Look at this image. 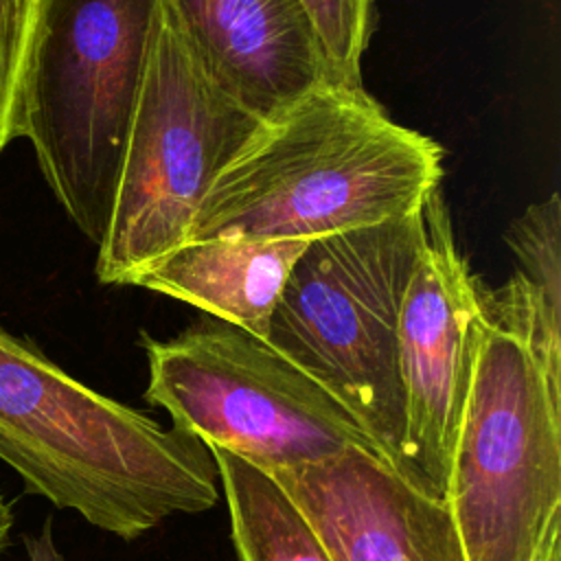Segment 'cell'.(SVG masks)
<instances>
[{"label":"cell","mask_w":561,"mask_h":561,"mask_svg":"<svg viewBox=\"0 0 561 561\" xmlns=\"http://www.w3.org/2000/svg\"><path fill=\"white\" fill-rule=\"evenodd\" d=\"M443 149L394 123L359 81L327 77L254 136L213 180L188 239H298L421 210Z\"/></svg>","instance_id":"1"},{"label":"cell","mask_w":561,"mask_h":561,"mask_svg":"<svg viewBox=\"0 0 561 561\" xmlns=\"http://www.w3.org/2000/svg\"><path fill=\"white\" fill-rule=\"evenodd\" d=\"M0 462L26 493L123 541L219 502L199 438L96 392L2 324Z\"/></svg>","instance_id":"2"},{"label":"cell","mask_w":561,"mask_h":561,"mask_svg":"<svg viewBox=\"0 0 561 561\" xmlns=\"http://www.w3.org/2000/svg\"><path fill=\"white\" fill-rule=\"evenodd\" d=\"M162 0H39L13 136L70 221L99 245Z\"/></svg>","instance_id":"3"},{"label":"cell","mask_w":561,"mask_h":561,"mask_svg":"<svg viewBox=\"0 0 561 561\" xmlns=\"http://www.w3.org/2000/svg\"><path fill=\"white\" fill-rule=\"evenodd\" d=\"M423 239L421 210L307 243L265 342L322 386L401 473V298Z\"/></svg>","instance_id":"4"},{"label":"cell","mask_w":561,"mask_h":561,"mask_svg":"<svg viewBox=\"0 0 561 561\" xmlns=\"http://www.w3.org/2000/svg\"><path fill=\"white\" fill-rule=\"evenodd\" d=\"M443 500L467 561H537L561 526V390L489 313Z\"/></svg>","instance_id":"5"},{"label":"cell","mask_w":561,"mask_h":561,"mask_svg":"<svg viewBox=\"0 0 561 561\" xmlns=\"http://www.w3.org/2000/svg\"><path fill=\"white\" fill-rule=\"evenodd\" d=\"M261 123L206 75L162 0L110 221L96 245V278L134 285L188 241L213 180Z\"/></svg>","instance_id":"6"},{"label":"cell","mask_w":561,"mask_h":561,"mask_svg":"<svg viewBox=\"0 0 561 561\" xmlns=\"http://www.w3.org/2000/svg\"><path fill=\"white\" fill-rule=\"evenodd\" d=\"M142 346L145 401L206 447L228 449L267 471L316 465L351 447L375 451L322 386L239 327L206 320L169 340L142 335Z\"/></svg>","instance_id":"7"},{"label":"cell","mask_w":561,"mask_h":561,"mask_svg":"<svg viewBox=\"0 0 561 561\" xmlns=\"http://www.w3.org/2000/svg\"><path fill=\"white\" fill-rule=\"evenodd\" d=\"M421 226V250L397 324L401 476L421 491L445 497L449 458L486 320V289L456 245L440 186L423 202Z\"/></svg>","instance_id":"8"},{"label":"cell","mask_w":561,"mask_h":561,"mask_svg":"<svg viewBox=\"0 0 561 561\" xmlns=\"http://www.w3.org/2000/svg\"><path fill=\"white\" fill-rule=\"evenodd\" d=\"M272 473L331 561H467L447 502L414 486L373 449L351 447Z\"/></svg>","instance_id":"9"},{"label":"cell","mask_w":561,"mask_h":561,"mask_svg":"<svg viewBox=\"0 0 561 561\" xmlns=\"http://www.w3.org/2000/svg\"><path fill=\"white\" fill-rule=\"evenodd\" d=\"M206 75L267 121L333 77L302 0H164Z\"/></svg>","instance_id":"10"},{"label":"cell","mask_w":561,"mask_h":561,"mask_svg":"<svg viewBox=\"0 0 561 561\" xmlns=\"http://www.w3.org/2000/svg\"><path fill=\"white\" fill-rule=\"evenodd\" d=\"M307 243L298 239H188L147 267L134 285L188 302L263 340L289 272Z\"/></svg>","instance_id":"11"},{"label":"cell","mask_w":561,"mask_h":561,"mask_svg":"<svg viewBox=\"0 0 561 561\" xmlns=\"http://www.w3.org/2000/svg\"><path fill=\"white\" fill-rule=\"evenodd\" d=\"M519 270L484 296L486 311L515 329L539 362L548 383L561 390V199L530 204L506 230Z\"/></svg>","instance_id":"12"},{"label":"cell","mask_w":561,"mask_h":561,"mask_svg":"<svg viewBox=\"0 0 561 561\" xmlns=\"http://www.w3.org/2000/svg\"><path fill=\"white\" fill-rule=\"evenodd\" d=\"M208 451L239 561H331L320 535L272 471L221 447L210 445Z\"/></svg>","instance_id":"13"},{"label":"cell","mask_w":561,"mask_h":561,"mask_svg":"<svg viewBox=\"0 0 561 561\" xmlns=\"http://www.w3.org/2000/svg\"><path fill=\"white\" fill-rule=\"evenodd\" d=\"M302 2L320 37L331 75L346 81H359V61L368 44L373 0Z\"/></svg>","instance_id":"14"},{"label":"cell","mask_w":561,"mask_h":561,"mask_svg":"<svg viewBox=\"0 0 561 561\" xmlns=\"http://www.w3.org/2000/svg\"><path fill=\"white\" fill-rule=\"evenodd\" d=\"M24 550L28 561H66V557L55 543L50 517L44 519L42 528L35 535H24Z\"/></svg>","instance_id":"15"},{"label":"cell","mask_w":561,"mask_h":561,"mask_svg":"<svg viewBox=\"0 0 561 561\" xmlns=\"http://www.w3.org/2000/svg\"><path fill=\"white\" fill-rule=\"evenodd\" d=\"M537 561H561V526L548 535L543 548L537 554Z\"/></svg>","instance_id":"16"},{"label":"cell","mask_w":561,"mask_h":561,"mask_svg":"<svg viewBox=\"0 0 561 561\" xmlns=\"http://www.w3.org/2000/svg\"><path fill=\"white\" fill-rule=\"evenodd\" d=\"M11 528H13V511H11V504L4 500V495L0 493V552L9 546Z\"/></svg>","instance_id":"17"},{"label":"cell","mask_w":561,"mask_h":561,"mask_svg":"<svg viewBox=\"0 0 561 561\" xmlns=\"http://www.w3.org/2000/svg\"><path fill=\"white\" fill-rule=\"evenodd\" d=\"M13 138H11V131H9V127L4 125V121H2V116H0V153L7 149V145L11 142Z\"/></svg>","instance_id":"18"}]
</instances>
